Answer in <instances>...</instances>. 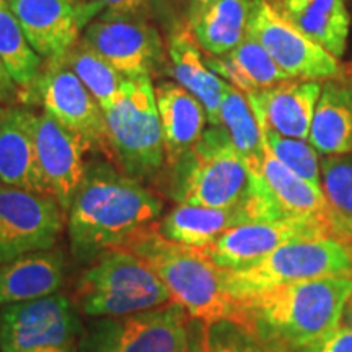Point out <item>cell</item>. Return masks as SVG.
Returning a JSON list of instances; mask_svg holds the SVG:
<instances>
[{
  "instance_id": "1",
  "label": "cell",
  "mask_w": 352,
  "mask_h": 352,
  "mask_svg": "<svg viewBox=\"0 0 352 352\" xmlns=\"http://www.w3.org/2000/svg\"><path fill=\"white\" fill-rule=\"evenodd\" d=\"M352 277L328 276L233 298L230 321L267 352H296L340 324Z\"/></svg>"
},
{
  "instance_id": "2",
  "label": "cell",
  "mask_w": 352,
  "mask_h": 352,
  "mask_svg": "<svg viewBox=\"0 0 352 352\" xmlns=\"http://www.w3.org/2000/svg\"><path fill=\"white\" fill-rule=\"evenodd\" d=\"M164 202L138 179L107 162L87 165L85 176L69 209L72 253L90 261L118 248L160 217Z\"/></svg>"
},
{
  "instance_id": "3",
  "label": "cell",
  "mask_w": 352,
  "mask_h": 352,
  "mask_svg": "<svg viewBox=\"0 0 352 352\" xmlns=\"http://www.w3.org/2000/svg\"><path fill=\"white\" fill-rule=\"evenodd\" d=\"M118 248L142 259L170 290L171 300L184 307L191 318L208 327L230 321L233 298L223 289L222 270L201 248L166 240L155 223L139 230Z\"/></svg>"
},
{
  "instance_id": "4",
  "label": "cell",
  "mask_w": 352,
  "mask_h": 352,
  "mask_svg": "<svg viewBox=\"0 0 352 352\" xmlns=\"http://www.w3.org/2000/svg\"><path fill=\"white\" fill-rule=\"evenodd\" d=\"M248 165L223 126H210L191 151L171 166L170 195L178 204L230 209L250 191Z\"/></svg>"
},
{
  "instance_id": "5",
  "label": "cell",
  "mask_w": 352,
  "mask_h": 352,
  "mask_svg": "<svg viewBox=\"0 0 352 352\" xmlns=\"http://www.w3.org/2000/svg\"><path fill=\"white\" fill-rule=\"evenodd\" d=\"M107 155L138 182L155 179L166 164L164 134L151 77L126 78L104 111Z\"/></svg>"
},
{
  "instance_id": "6",
  "label": "cell",
  "mask_w": 352,
  "mask_h": 352,
  "mask_svg": "<svg viewBox=\"0 0 352 352\" xmlns=\"http://www.w3.org/2000/svg\"><path fill=\"white\" fill-rule=\"evenodd\" d=\"M77 307L88 316H127L166 305L170 290L142 259L122 248L107 250L78 279Z\"/></svg>"
},
{
  "instance_id": "7",
  "label": "cell",
  "mask_w": 352,
  "mask_h": 352,
  "mask_svg": "<svg viewBox=\"0 0 352 352\" xmlns=\"http://www.w3.org/2000/svg\"><path fill=\"white\" fill-rule=\"evenodd\" d=\"M328 276L352 277V245L338 239L285 243L243 270H222L227 296L246 298L279 285Z\"/></svg>"
},
{
  "instance_id": "8",
  "label": "cell",
  "mask_w": 352,
  "mask_h": 352,
  "mask_svg": "<svg viewBox=\"0 0 352 352\" xmlns=\"http://www.w3.org/2000/svg\"><path fill=\"white\" fill-rule=\"evenodd\" d=\"M191 315L176 302L95 324L82 352H183Z\"/></svg>"
},
{
  "instance_id": "9",
  "label": "cell",
  "mask_w": 352,
  "mask_h": 352,
  "mask_svg": "<svg viewBox=\"0 0 352 352\" xmlns=\"http://www.w3.org/2000/svg\"><path fill=\"white\" fill-rule=\"evenodd\" d=\"M336 239L331 217H285L236 226L208 248H201L220 270H243L285 243Z\"/></svg>"
},
{
  "instance_id": "10",
  "label": "cell",
  "mask_w": 352,
  "mask_h": 352,
  "mask_svg": "<svg viewBox=\"0 0 352 352\" xmlns=\"http://www.w3.org/2000/svg\"><path fill=\"white\" fill-rule=\"evenodd\" d=\"M82 41L126 78L151 77L166 65L165 43L147 16L100 15Z\"/></svg>"
},
{
  "instance_id": "11",
  "label": "cell",
  "mask_w": 352,
  "mask_h": 352,
  "mask_svg": "<svg viewBox=\"0 0 352 352\" xmlns=\"http://www.w3.org/2000/svg\"><path fill=\"white\" fill-rule=\"evenodd\" d=\"M64 227L56 197L0 186V264L51 250Z\"/></svg>"
},
{
  "instance_id": "12",
  "label": "cell",
  "mask_w": 352,
  "mask_h": 352,
  "mask_svg": "<svg viewBox=\"0 0 352 352\" xmlns=\"http://www.w3.org/2000/svg\"><path fill=\"white\" fill-rule=\"evenodd\" d=\"M78 320L69 298L60 294L12 303L0 310V352H34L72 347Z\"/></svg>"
},
{
  "instance_id": "13",
  "label": "cell",
  "mask_w": 352,
  "mask_h": 352,
  "mask_svg": "<svg viewBox=\"0 0 352 352\" xmlns=\"http://www.w3.org/2000/svg\"><path fill=\"white\" fill-rule=\"evenodd\" d=\"M248 34L267 51L274 63L292 78L329 80L341 77L342 67L338 57L308 39L296 26L272 8L267 0H258Z\"/></svg>"
},
{
  "instance_id": "14",
  "label": "cell",
  "mask_w": 352,
  "mask_h": 352,
  "mask_svg": "<svg viewBox=\"0 0 352 352\" xmlns=\"http://www.w3.org/2000/svg\"><path fill=\"white\" fill-rule=\"evenodd\" d=\"M30 46L39 57L60 59L80 38L100 7L83 0H8Z\"/></svg>"
},
{
  "instance_id": "15",
  "label": "cell",
  "mask_w": 352,
  "mask_h": 352,
  "mask_svg": "<svg viewBox=\"0 0 352 352\" xmlns=\"http://www.w3.org/2000/svg\"><path fill=\"white\" fill-rule=\"evenodd\" d=\"M34 88L47 116L82 134L94 147L107 153V121L103 109L63 60H50L47 69L39 74Z\"/></svg>"
},
{
  "instance_id": "16",
  "label": "cell",
  "mask_w": 352,
  "mask_h": 352,
  "mask_svg": "<svg viewBox=\"0 0 352 352\" xmlns=\"http://www.w3.org/2000/svg\"><path fill=\"white\" fill-rule=\"evenodd\" d=\"M34 140L39 168L50 195L56 197L64 212H69L87 171L83 155L94 145L46 113L36 116Z\"/></svg>"
},
{
  "instance_id": "17",
  "label": "cell",
  "mask_w": 352,
  "mask_h": 352,
  "mask_svg": "<svg viewBox=\"0 0 352 352\" xmlns=\"http://www.w3.org/2000/svg\"><path fill=\"white\" fill-rule=\"evenodd\" d=\"M320 94V80L290 78L246 96L261 131H274L284 138L308 140Z\"/></svg>"
},
{
  "instance_id": "18",
  "label": "cell",
  "mask_w": 352,
  "mask_h": 352,
  "mask_svg": "<svg viewBox=\"0 0 352 352\" xmlns=\"http://www.w3.org/2000/svg\"><path fill=\"white\" fill-rule=\"evenodd\" d=\"M34 127L36 114L28 109H0V186L50 195L39 168Z\"/></svg>"
},
{
  "instance_id": "19",
  "label": "cell",
  "mask_w": 352,
  "mask_h": 352,
  "mask_svg": "<svg viewBox=\"0 0 352 352\" xmlns=\"http://www.w3.org/2000/svg\"><path fill=\"white\" fill-rule=\"evenodd\" d=\"M168 57L173 77L201 101L210 126H220V108L227 82L206 63L201 46L186 21L168 33Z\"/></svg>"
},
{
  "instance_id": "20",
  "label": "cell",
  "mask_w": 352,
  "mask_h": 352,
  "mask_svg": "<svg viewBox=\"0 0 352 352\" xmlns=\"http://www.w3.org/2000/svg\"><path fill=\"white\" fill-rule=\"evenodd\" d=\"M155 98L164 134L166 165L171 168L202 138L209 122L208 113L201 101L179 83H158Z\"/></svg>"
},
{
  "instance_id": "21",
  "label": "cell",
  "mask_w": 352,
  "mask_h": 352,
  "mask_svg": "<svg viewBox=\"0 0 352 352\" xmlns=\"http://www.w3.org/2000/svg\"><path fill=\"white\" fill-rule=\"evenodd\" d=\"M267 3L329 54L338 59L346 54L351 28L346 0H267Z\"/></svg>"
},
{
  "instance_id": "22",
  "label": "cell",
  "mask_w": 352,
  "mask_h": 352,
  "mask_svg": "<svg viewBox=\"0 0 352 352\" xmlns=\"http://www.w3.org/2000/svg\"><path fill=\"white\" fill-rule=\"evenodd\" d=\"M308 142L323 157L352 153V76L321 83Z\"/></svg>"
},
{
  "instance_id": "23",
  "label": "cell",
  "mask_w": 352,
  "mask_h": 352,
  "mask_svg": "<svg viewBox=\"0 0 352 352\" xmlns=\"http://www.w3.org/2000/svg\"><path fill=\"white\" fill-rule=\"evenodd\" d=\"M64 254L43 250L0 264V307L52 296L64 283Z\"/></svg>"
},
{
  "instance_id": "24",
  "label": "cell",
  "mask_w": 352,
  "mask_h": 352,
  "mask_svg": "<svg viewBox=\"0 0 352 352\" xmlns=\"http://www.w3.org/2000/svg\"><path fill=\"white\" fill-rule=\"evenodd\" d=\"M256 170L270 199L283 217H331L323 188L314 186L280 164L264 144Z\"/></svg>"
},
{
  "instance_id": "25",
  "label": "cell",
  "mask_w": 352,
  "mask_h": 352,
  "mask_svg": "<svg viewBox=\"0 0 352 352\" xmlns=\"http://www.w3.org/2000/svg\"><path fill=\"white\" fill-rule=\"evenodd\" d=\"M250 222L245 201L230 209L178 204L158 223V232L166 240L191 248H208L227 230Z\"/></svg>"
},
{
  "instance_id": "26",
  "label": "cell",
  "mask_w": 352,
  "mask_h": 352,
  "mask_svg": "<svg viewBox=\"0 0 352 352\" xmlns=\"http://www.w3.org/2000/svg\"><path fill=\"white\" fill-rule=\"evenodd\" d=\"M258 0H212L186 21L201 50L223 56L243 41Z\"/></svg>"
},
{
  "instance_id": "27",
  "label": "cell",
  "mask_w": 352,
  "mask_h": 352,
  "mask_svg": "<svg viewBox=\"0 0 352 352\" xmlns=\"http://www.w3.org/2000/svg\"><path fill=\"white\" fill-rule=\"evenodd\" d=\"M206 63L220 78L239 88L243 94L271 88L292 78L250 34H246L243 41L227 54H209L206 57Z\"/></svg>"
},
{
  "instance_id": "28",
  "label": "cell",
  "mask_w": 352,
  "mask_h": 352,
  "mask_svg": "<svg viewBox=\"0 0 352 352\" xmlns=\"http://www.w3.org/2000/svg\"><path fill=\"white\" fill-rule=\"evenodd\" d=\"M220 126L227 131L232 144L245 158L248 168H258L261 162L264 140L256 114L246 94L227 83L220 108Z\"/></svg>"
},
{
  "instance_id": "29",
  "label": "cell",
  "mask_w": 352,
  "mask_h": 352,
  "mask_svg": "<svg viewBox=\"0 0 352 352\" xmlns=\"http://www.w3.org/2000/svg\"><path fill=\"white\" fill-rule=\"evenodd\" d=\"M0 59L15 83L32 88L41 74V57L33 51L8 0H0Z\"/></svg>"
},
{
  "instance_id": "30",
  "label": "cell",
  "mask_w": 352,
  "mask_h": 352,
  "mask_svg": "<svg viewBox=\"0 0 352 352\" xmlns=\"http://www.w3.org/2000/svg\"><path fill=\"white\" fill-rule=\"evenodd\" d=\"M60 60L80 78L87 90L94 95L103 113L116 101L121 91L122 82L126 80L113 65H109L103 57L88 47L82 39L74 44Z\"/></svg>"
},
{
  "instance_id": "31",
  "label": "cell",
  "mask_w": 352,
  "mask_h": 352,
  "mask_svg": "<svg viewBox=\"0 0 352 352\" xmlns=\"http://www.w3.org/2000/svg\"><path fill=\"white\" fill-rule=\"evenodd\" d=\"M321 188L331 209L334 230H352V157L321 158Z\"/></svg>"
},
{
  "instance_id": "32",
  "label": "cell",
  "mask_w": 352,
  "mask_h": 352,
  "mask_svg": "<svg viewBox=\"0 0 352 352\" xmlns=\"http://www.w3.org/2000/svg\"><path fill=\"white\" fill-rule=\"evenodd\" d=\"M263 140L280 164L305 182L321 188L320 153L308 140L284 138L274 131H263Z\"/></svg>"
},
{
  "instance_id": "33",
  "label": "cell",
  "mask_w": 352,
  "mask_h": 352,
  "mask_svg": "<svg viewBox=\"0 0 352 352\" xmlns=\"http://www.w3.org/2000/svg\"><path fill=\"white\" fill-rule=\"evenodd\" d=\"M208 327V324H206ZM206 352H267L245 329L232 321L206 328Z\"/></svg>"
},
{
  "instance_id": "34",
  "label": "cell",
  "mask_w": 352,
  "mask_h": 352,
  "mask_svg": "<svg viewBox=\"0 0 352 352\" xmlns=\"http://www.w3.org/2000/svg\"><path fill=\"white\" fill-rule=\"evenodd\" d=\"M296 352H352V329L340 323Z\"/></svg>"
},
{
  "instance_id": "35",
  "label": "cell",
  "mask_w": 352,
  "mask_h": 352,
  "mask_svg": "<svg viewBox=\"0 0 352 352\" xmlns=\"http://www.w3.org/2000/svg\"><path fill=\"white\" fill-rule=\"evenodd\" d=\"M103 12L101 15L111 16H147L151 12L148 0H90Z\"/></svg>"
},
{
  "instance_id": "36",
  "label": "cell",
  "mask_w": 352,
  "mask_h": 352,
  "mask_svg": "<svg viewBox=\"0 0 352 352\" xmlns=\"http://www.w3.org/2000/svg\"><path fill=\"white\" fill-rule=\"evenodd\" d=\"M151 2V12L162 21V25L166 26L168 33L176 28L179 23V10L184 6V0H148Z\"/></svg>"
},
{
  "instance_id": "37",
  "label": "cell",
  "mask_w": 352,
  "mask_h": 352,
  "mask_svg": "<svg viewBox=\"0 0 352 352\" xmlns=\"http://www.w3.org/2000/svg\"><path fill=\"white\" fill-rule=\"evenodd\" d=\"M19 85L13 80L3 60L0 59V103L10 104L19 96Z\"/></svg>"
},
{
  "instance_id": "38",
  "label": "cell",
  "mask_w": 352,
  "mask_h": 352,
  "mask_svg": "<svg viewBox=\"0 0 352 352\" xmlns=\"http://www.w3.org/2000/svg\"><path fill=\"white\" fill-rule=\"evenodd\" d=\"M206 324L192 318L188 344L183 352H206Z\"/></svg>"
},
{
  "instance_id": "39",
  "label": "cell",
  "mask_w": 352,
  "mask_h": 352,
  "mask_svg": "<svg viewBox=\"0 0 352 352\" xmlns=\"http://www.w3.org/2000/svg\"><path fill=\"white\" fill-rule=\"evenodd\" d=\"M209 2H212V0H184V21L191 20Z\"/></svg>"
},
{
  "instance_id": "40",
  "label": "cell",
  "mask_w": 352,
  "mask_h": 352,
  "mask_svg": "<svg viewBox=\"0 0 352 352\" xmlns=\"http://www.w3.org/2000/svg\"><path fill=\"white\" fill-rule=\"evenodd\" d=\"M340 323L352 329V296H351L349 300H347L344 310H342V316H341Z\"/></svg>"
},
{
  "instance_id": "41",
  "label": "cell",
  "mask_w": 352,
  "mask_h": 352,
  "mask_svg": "<svg viewBox=\"0 0 352 352\" xmlns=\"http://www.w3.org/2000/svg\"><path fill=\"white\" fill-rule=\"evenodd\" d=\"M336 239L352 245V230H338L336 232Z\"/></svg>"
},
{
  "instance_id": "42",
  "label": "cell",
  "mask_w": 352,
  "mask_h": 352,
  "mask_svg": "<svg viewBox=\"0 0 352 352\" xmlns=\"http://www.w3.org/2000/svg\"><path fill=\"white\" fill-rule=\"evenodd\" d=\"M34 352H72V347H50V349H39Z\"/></svg>"
},
{
  "instance_id": "43",
  "label": "cell",
  "mask_w": 352,
  "mask_h": 352,
  "mask_svg": "<svg viewBox=\"0 0 352 352\" xmlns=\"http://www.w3.org/2000/svg\"><path fill=\"white\" fill-rule=\"evenodd\" d=\"M0 109H2V104H0Z\"/></svg>"
},
{
  "instance_id": "44",
  "label": "cell",
  "mask_w": 352,
  "mask_h": 352,
  "mask_svg": "<svg viewBox=\"0 0 352 352\" xmlns=\"http://www.w3.org/2000/svg\"><path fill=\"white\" fill-rule=\"evenodd\" d=\"M83 2H87V0H83Z\"/></svg>"
}]
</instances>
